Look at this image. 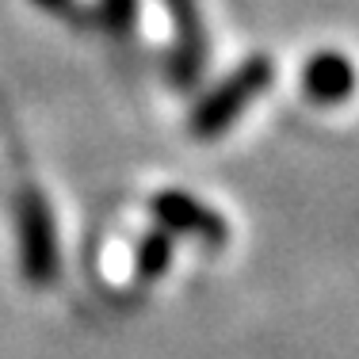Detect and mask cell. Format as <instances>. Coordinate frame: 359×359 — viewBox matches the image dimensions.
Segmentation results:
<instances>
[{
    "instance_id": "6da1fadb",
    "label": "cell",
    "mask_w": 359,
    "mask_h": 359,
    "mask_svg": "<svg viewBox=\"0 0 359 359\" xmlns=\"http://www.w3.org/2000/svg\"><path fill=\"white\" fill-rule=\"evenodd\" d=\"M313 88H321V96H337L340 88L348 84V69H344V62H337V57H329V62H313Z\"/></svg>"
}]
</instances>
